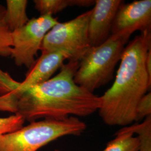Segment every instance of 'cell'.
<instances>
[{"label":"cell","instance_id":"1","mask_svg":"<svg viewBox=\"0 0 151 151\" xmlns=\"http://www.w3.org/2000/svg\"><path fill=\"white\" fill-rule=\"evenodd\" d=\"M79 63L80 61L69 60L53 78L24 89L16 87V80L4 73L0 77V111L20 115L30 123L94 113L100 107V96L75 82Z\"/></svg>","mask_w":151,"mask_h":151},{"label":"cell","instance_id":"2","mask_svg":"<svg viewBox=\"0 0 151 151\" xmlns=\"http://www.w3.org/2000/svg\"><path fill=\"white\" fill-rule=\"evenodd\" d=\"M150 49L151 30L140 32L124 48L113 84L100 96L98 111L105 124L127 127L135 122L137 104L151 88L146 67Z\"/></svg>","mask_w":151,"mask_h":151},{"label":"cell","instance_id":"3","mask_svg":"<svg viewBox=\"0 0 151 151\" xmlns=\"http://www.w3.org/2000/svg\"><path fill=\"white\" fill-rule=\"evenodd\" d=\"M87 125L76 116L63 120L42 119L0 136V151H37L66 135H80Z\"/></svg>","mask_w":151,"mask_h":151},{"label":"cell","instance_id":"4","mask_svg":"<svg viewBox=\"0 0 151 151\" xmlns=\"http://www.w3.org/2000/svg\"><path fill=\"white\" fill-rule=\"evenodd\" d=\"M127 43L122 39L111 35L102 44L91 47L80 61L74 77L76 83L93 93L111 81Z\"/></svg>","mask_w":151,"mask_h":151},{"label":"cell","instance_id":"5","mask_svg":"<svg viewBox=\"0 0 151 151\" xmlns=\"http://www.w3.org/2000/svg\"><path fill=\"white\" fill-rule=\"evenodd\" d=\"M91 10L64 22H58L47 33L40 50L57 51L69 60L80 61L91 48L88 23Z\"/></svg>","mask_w":151,"mask_h":151},{"label":"cell","instance_id":"6","mask_svg":"<svg viewBox=\"0 0 151 151\" xmlns=\"http://www.w3.org/2000/svg\"><path fill=\"white\" fill-rule=\"evenodd\" d=\"M58 22L52 15H40L11 32V57L17 66H32L45 35Z\"/></svg>","mask_w":151,"mask_h":151},{"label":"cell","instance_id":"7","mask_svg":"<svg viewBox=\"0 0 151 151\" xmlns=\"http://www.w3.org/2000/svg\"><path fill=\"white\" fill-rule=\"evenodd\" d=\"M151 29V0L134 1L128 4L124 1L114 17L111 35L128 43L135 32H145Z\"/></svg>","mask_w":151,"mask_h":151},{"label":"cell","instance_id":"8","mask_svg":"<svg viewBox=\"0 0 151 151\" xmlns=\"http://www.w3.org/2000/svg\"><path fill=\"white\" fill-rule=\"evenodd\" d=\"M122 0H95L88 23V38L91 47L106 42L111 35L114 19Z\"/></svg>","mask_w":151,"mask_h":151},{"label":"cell","instance_id":"9","mask_svg":"<svg viewBox=\"0 0 151 151\" xmlns=\"http://www.w3.org/2000/svg\"><path fill=\"white\" fill-rule=\"evenodd\" d=\"M65 60L67 58L65 55L60 52H42L40 57L29 68L24 81L21 82L16 81V87L27 88L48 81L64 65Z\"/></svg>","mask_w":151,"mask_h":151},{"label":"cell","instance_id":"10","mask_svg":"<svg viewBox=\"0 0 151 151\" xmlns=\"http://www.w3.org/2000/svg\"><path fill=\"white\" fill-rule=\"evenodd\" d=\"M27 0H7L5 19L11 32L24 26L29 21L27 12Z\"/></svg>","mask_w":151,"mask_h":151},{"label":"cell","instance_id":"11","mask_svg":"<svg viewBox=\"0 0 151 151\" xmlns=\"http://www.w3.org/2000/svg\"><path fill=\"white\" fill-rule=\"evenodd\" d=\"M35 9L40 15H52L68 7H89L95 5L94 0H34Z\"/></svg>","mask_w":151,"mask_h":151},{"label":"cell","instance_id":"12","mask_svg":"<svg viewBox=\"0 0 151 151\" xmlns=\"http://www.w3.org/2000/svg\"><path fill=\"white\" fill-rule=\"evenodd\" d=\"M128 126L119 130L103 151H139L140 141Z\"/></svg>","mask_w":151,"mask_h":151},{"label":"cell","instance_id":"13","mask_svg":"<svg viewBox=\"0 0 151 151\" xmlns=\"http://www.w3.org/2000/svg\"><path fill=\"white\" fill-rule=\"evenodd\" d=\"M140 141L139 151H151V115L146 117L142 123L128 126Z\"/></svg>","mask_w":151,"mask_h":151},{"label":"cell","instance_id":"14","mask_svg":"<svg viewBox=\"0 0 151 151\" xmlns=\"http://www.w3.org/2000/svg\"><path fill=\"white\" fill-rule=\"evenodd\" d=\"M5 7L0 5V57L11 56L12 49L11 32L5 19Z\"/></svg>","mask_w":151,"mask_h":151},{"label":"cell","instance_id":"15","mask_svg":"<svg viewBox=\"0 0 151 151\" xmlns=\"http://www.w3.org/2000/svg\"><path fill=\"white\" fill-rule=\"evenodd\" d=\"M24 122L23 118L16 114L0 118V136L21 128L24 126Z\"/></svg>","mask_w":151,"mask_h":151},{"label":"cell","instance_id":"16","mask_svg":"<svg viewBox=\"0 0 151 151\" xmlns=\"http://www.w3.org/2000/svg\"><path fill=\"white\" fill-rule=\"evenodd\" d=\"M151 115V92H148L142 97L135 109V122L145 119Z\"/></svg>","mask_w":151,"mask_h":151},{"label":"cell","instance_id":"17","mask_svg":"<svg viewBox=\"0 0 151 151\" xmlns=\"http://www.w3.org/2000/svg\"><path fill=\"white\" fill-rule=\"evenodd\" d=\"M146 67L147 73L151 77V49L149 50L146 58Z\"/></svg>","mask_w":151,"mask_h":151},{"label":"cell","instance_id":"18","mask_svg":"<svg viewBox=\"0 0 151 151\" xmlns=\"http://www.w3.org/2000/svg\"><path fill=\"white\" fill-rule=\"evenodd\" d=\"M54 151H60V150H54Z\"/></svg>","mask_w":151,"mask_h":151}]
</instances>
